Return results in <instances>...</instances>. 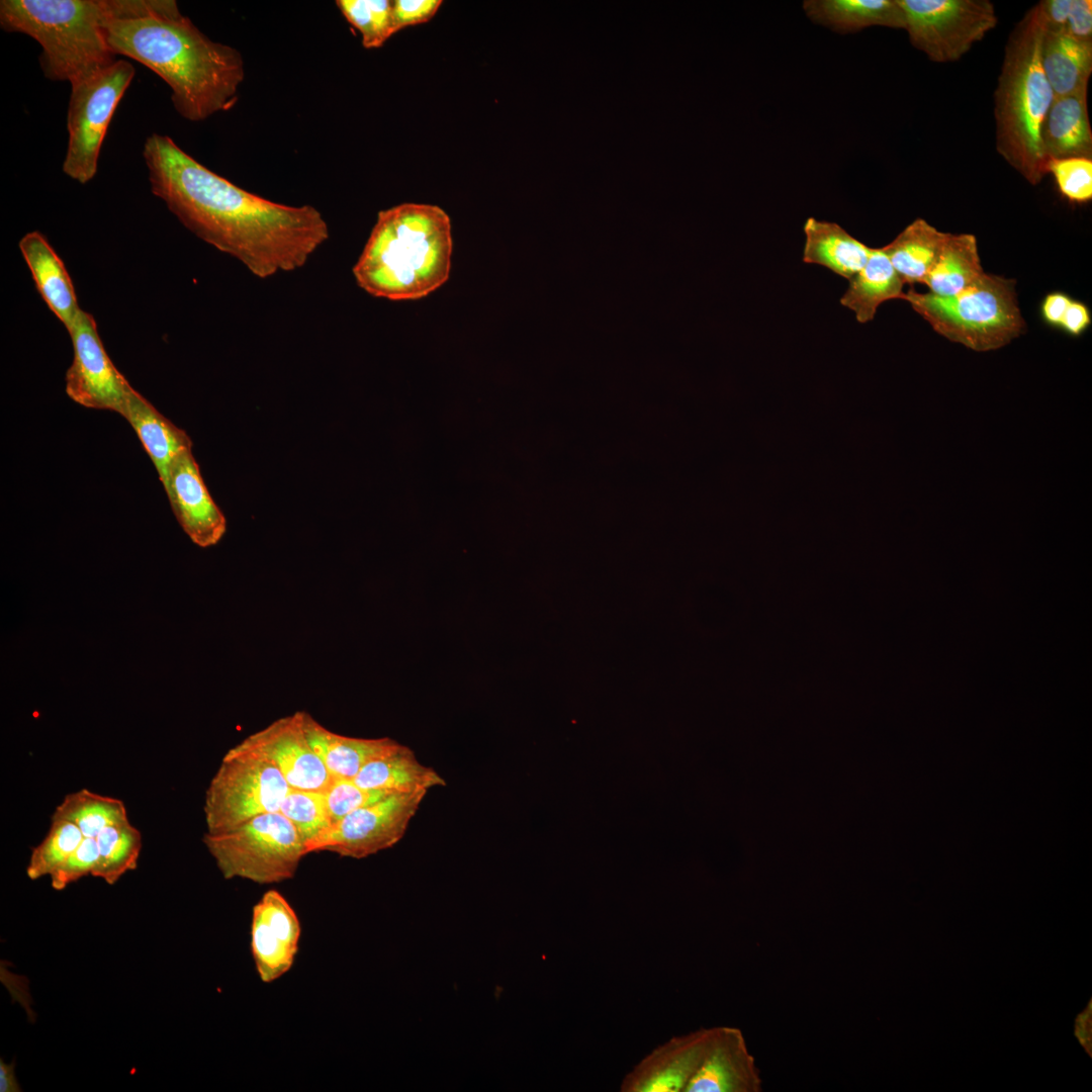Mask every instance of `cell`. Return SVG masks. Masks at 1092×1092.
Masks as SVG:
<instances>
[{"mask_svg":"<svg viewBox=\"0 0 1092 1092\" xmlns=\"http://www.w3.org/2000/svg\"><path fill=\"white\" fill-rule=\"evenodd\" d=\"M143 156L152 193L197 238L260 279L303 267L330 238L328 222L315 207L251 193L200 164L168 135H149Z\"/></svg>","mask_w":1092,"mask_h":1092,"instance_id":"cell-1","label":"cell"},{"mask_svg":"<svg viewBox=\"0 0 1092 1092\" xmlns=\"http://www.w3.org/2000/svg\"><path fill=\"white\" fill-rule=\"evenodd\" d=\"M105 32L116 56L143 64L169 85L181 117L201 121L237 103L245 78L242 54L211 40L179 8L111 20Z\"/></svg>","mask_w":1092,"mask_h":1092,"instance_id":"cell-2","label":"cell"},{"mask_svg":"<svg viewBox=\"0 0 1092 1092\" xmlns=\"http://www.w3.org/2000/svg\"><path fill=\"white\" fill-rule=\"evenodd\" d=\"M177 7L172 0H1L0 25L36 40L44 77L72 85L116 61L106 38L109 21Z\"/></svg>","mask_w":1092,"mask_h":1092,"instance_id":"cell-3","label":"cell"},{"mask_svg":"<svg viewBox=\"0 0 1092 1092\" xmlns=\"http://www.w3.org/2000/svg\"><path fill=\"white\" fill-rule=\"evenodd\" d=\"M452 253L447 212L406 202L378 212L352 272L357 285L373 297L416 300L447 282Z\"/></svg>","mask_w":1092,"mask_h":1092,"instance_id":"cell-4","label":"cell"},{"mask_svg":"<svg viewBox=\"0 0 1092 1092\" xmlns=\"http://www.w3.org/2000/svg\"><path fill=\"white\" fill-rule=\"evenodd\" d=\"M1043 30L1035 4L1008 35L994 92L997 153L1031 185L1046 175L1040 129L1055 98L1040 63Z\"/></svg>","mask_w":1092,"mask_h":1092,"instance_id":"cell-5","label":"cell"},{"mask_svg":"<svg viewBox=\"0 0 1092 1092\" xmlns=\"http://www.w3.org/2000/svg\"><path fill=\"white\" fill-rule=\"evenodd\" d=\"M902 299L908 301L936 333L975 351L1001 348L1025 329L1015 281L986 272L951 297L910 288Z\"/></svg>","mask_w":1092,"mask_h":1092,"instance_id":"cell-6","label":"cell"},{"mask_svg":"<svg viewBox=\"0 0 1092 1092\" xmlns=\"http://www.w3.org/2000/svg\"><path fill=\"white\" fill-rule=\"evenodd\" d=\"M202 841L226 880L241 878L274 884L294 876L306 854L292 823L279 811L261 814Z\"/></svg>","mask_w":1092,"mask_h":1092,"instance_id":"cell-7","label":"cell"},{"mask_svg":"<svg viewBox=\"0 0 1092 1092\" xmlns=\"http://www.w3.org/2000/svg\"><path fill=\"white\" fill-rule=\"evenodd\" d=\"M289 790L275 765L236 744L222 757L206 789V832H225L261 814L279 811Z\"/></svg>","mask_w":1092,"mask_h":1092,"instance_id":"cell-8","label":"cell"},{"mask_svg":"<svg viewBox=\"0 0 1092 1092\" xmlns=\"http://www.w3.org/2000/svg\"><path fill=\"white\" fill-rule=\"evenodd\" d=\"M134 74L130 62L116 60L106 69L71 85L68 146L62 166L71 179L85 184L96 175L107 129Z\"/></svg>","mask_w":1092,"mask_h":1092,"instance_id":"cell-9","label":"cell"},{"mask_svg":"<svg viewBox=\"0 0 1092 1092\" xmlns=\"http://www.w3.org/2000/svg\"><path fill=\"white\" fill-rule=\"evenodd\" d=\"M910 43L931 62L961 60L998 23L989 0H898Z\"/></svg>","mask_w":1092,"mask_h":1092,"instance_id":"cell-10","label":"cell"},{"mask_svg":"<svg viewBox=\"0 0 1092 1092\" xmlns=\"http://www.w3.org/2000/svg\"><path fill=\"white\" fill-rule=\"evenodd\" d=\"M427 791L392 793L359 808L331 828L307 850L364 858L396 844L404 835Z\"/></svg>","mask_w":1092,"mask_h":1092,"instance_id":"cell-11","label":"cell"},{"mask_svg":"<svg viewBox=\"0 0 1092 1092\" xmlns=\"http://www.w3.org/2000/svg\"><path fill=\"white\" fill-rule=\"evenodd\" d=\"M68 333L74 350L66 373L68 396L85 407L122 416L133 388L107 355L94 317L81 309Z\"/></svg>","mask_w":1092,"mask_h":1092,"instance_id":"cell-12","label":"cell"},{"mask_svg":"<svg viewBox=\"0 0 1092 1092\" xmlns=\"http://www.w3.org/2000/svg\"><path fill=\"white\" fill-rule=\"evenodd\" d=\"M237 745L275 765L291 789L325 791L334 780L307 740L303 711L273 721Z\"/></svg>","mask_w":1092,"mask_h":1092,"instance_id":"cell-13","label":"cell"},{"mask_svg":"<svg viewBox=\"0 0 1092 1092\" xmlns=\"http://www.w3.org/2000/svg\"><path fill=\"white\" fill-rule=\"evenodd\" d=\"M716 1026L674 1035L644 1056L622 1079V1092H685L701 1066Z\"/></svg>","mask_w":1092,"mask_h":1092,"instance_id":"cell-14","label":"cell"},{"mask_svg":"<svg viewBox=\"0 0 1092 1092\" xmlns=\"http://www.w3.org/2000/svg\"><path fill=\"white\" fill-rule=\"evenodd\" d=\"M301 933L299 919L285 897L269 890L253 907L251 949L257 973L272 983L287 973L295 960Z\"/></svg>","mask_w":1092,"mask_h":1092,"instance_id":"cell-15","label":"cell"},{"mask_svg":"<svg viewBox=\"0 0 1092 1092\" xmlns=\"http://www.w3.org/2000/svg\"><path fill=\"white\" fill-rule=\"evenodd\" d=\"M173 513L191 541L200 547L215 545L226 521L211 498L191 450L173 462L165 489Z\"/></svg>","mask_w":1092,"mask_h":1092,"instance_id":"cell-16","label":"cell"},{"mask_svg":"<svg viewBox=\"0 0 1092 1092\" xmlns=\"http://www.w3.org/2000/svg\"><path fill=\"white\" fill-rule=\"evenodd\" d=\"M762 1078L738 1027L716 1026L715 1035L685 1092H760Z\"/></svg>","mask_w":1092,"mask_h":1092,"instance_id":"cell-17","label":"cell"},{"mask_svg":"<svg viewBox=\"0 0 1092 1092\" xmlns=\"http://www.w3.org/2000/svg\"><path fill=\"white\" fill-rule=\"evenodd\" d=\"M1043 156L1048 160L1092 159V129L1088 112V88L1056 96L1040 129Z\"/></svg>","mask_w":1092,"mask_h":1092,"instance_id":"cell-18","label":"cell"},{"mask_svg":"<svg viewBox=\"0 0 1092 1092\" xmlns=\"http://www.w3.org/2000/svg\"><path fill=\"white\" fill-rule=\"evenodd\" d=\"M19 249L38 293L69 331L81 308L63 261L47 239L36 231L22 237Z\"/></svg>","mask_w":1092,"mask_h":1092,"instance_id":"cell-19","label":"cell"},{"mask_svg":"<svg viewBox=\"0 0 1092 1092\" xmlns=\"http://www.w3.org/2000/svg\"><path fill=\"white\" fill-rule=\"evenodd\" d=\"M122 417L135 431L166 489L171 466L181 453L191 450V439L134 389L128 395Z\"/></svg>","mask_w":1092,"mask_h":1092,"instance_id":"cell-20","label":"cell"},{"mask_svg":"<svg viewBox=\"0 0 1092 1092\" xmlns=\"http://www.w3.org/2000/svg\"><path fill=\"white\" fill-rule=\"evenodd\" d=\"M303 728L310 746L334 779L353 780L367 762L399 744L389 737L357 738L335 733L304 711Z\"/></svg>","mask_w":1092,"mask_h":1092,"instance_id":"cell-21","label":"cell"},{"mask_svg":"<svg viewBox=\"0 0 1092 1092\" xmlns=\"http://www.w3.org/2000/svg\"><path fill=\"white\" fill-rule=\"evenodd\" d=\"M802 7L812 22L840 34L872 26L905 28L898 0H805Z\"/></svg>","mask_w":1092,"mask_h":1092,"instance_id":"cell-22","label":"cell"},{"mask_svg":"<svg viewBox=\"0 0 1092 1092\" xmlns=\"http://www.w3.org/2000/svg\"><path fill=\"white\" fill-rule=\"evenodd\" d=\"M803 230V262L823 266L847 280L866 265L871 248L838 223L810 216Z\"/></svg>","mask_w":1092,"mask_h":1092,"instance_id":"cell-23","label":"cell"},{"mask_svg":"<svg viewBox=\"0 0 1092 1092\" xmlns=\"http://www.w3.org/2000/svg\"><path fill=\"white\" fill-rule=\"evenodd\" d=\"M1040 63L1055 97L1074 94L1088 88L1092 74V42L1044 28Z\"/></svg>","mask_w":1092,"mask_h":1092,"instance_id":"cell-24","label":"cell"},{"mask_svg":"<svg viewBox=\"0 0 1092 1092\" xmlns=\"http://www.w3.org/2000/svg\"><path fill=\"white\" fill-rule=\"evenodd\" d=\"M353 782L364 789L391 793H415L446 785L434 768L422 764L402 744L367 762Z\"/></svg>","mask_w":1092,"mask_h":1092,"instance_id":"cell-25","label":"cell"},{"mask_svg":"<svg viewBox=\"0 0 1092 1092\" xmlns=\"http://www.w3.org/2000/svg\"><path fill=\"white\" fill-rule=\"evenodd\" d=\"M904 282L881 248H871L863 268L848 280L840 298L841 305L854 312L860 324L874 320L885 301L904 295Z\"/></svg>","mask_w":1092,"mask_h":1092,"instance_id":"cell-26","label":"cell"},{"mask_svg":"<svg viewBox=\"0 0 1092 1092\" xmlns=\"http://www.w3.org/2000/svg\"><path fill=\"white\" fill-rule=\"evenodd\" d=\"M947 235L948 233L938 231L925 219L916 218L881 249L904 284H924Z\"/></svg>","mask_w":1092,"mask_h":1092,"instance_id":"cell-27","label":"cell"},{"mask_svg":"<svg viewBox=\"0 0 1092 1092\" xmlns=\"http://www.w3.org/2000/svg\"><path fill=\"white\" fill-rule=\"evenodd\" d=\"M976 237L972 234H950L927 275L924 285L928 292L939 297H951L962 292L984 274Z\"/></svg>","mask_w":1092,"mask_h":1092,"instance_id":"cell-28","label":"cell"},{"mask_svg":"<svg viewBox=\"0 0 1092 1092\" xmlns=\"http://www.w3.org/2000/svg\"><path fill=\"white\" fill-rule=\"evenodd\" d=\"M52 817L74 823L84 837L95 838L106 827L128 820L124 803L88 789L67 794Z\"/></svg>","mask_w":1092,"mask_h":1092,"instance_id":"cell-29","label":"cell"},{"mask_svg":"<svg viewBox=\"0 0 1092 1092\" xmlns=\"http://www.w3.org/2000/svg\"><path fill=\"white\" fill-rule=\"evenodd\" d=\"M99 857L91 876L114 885L125 873L138 866L142 850V833L129 820L104 828L95 837Z\"/></svg>","mask_w":1092,"mask_h":1092,"instance_id":"cell-30","label":"cell"},{"mask_svg":"<svg viewBox=\"0 0 1092 1092\" xmlns=\"http://www.w3.org/2000/svg\"><path fill=\"white\" fill-rule=\"evenodd\" d=\"M279 812L295 827L306 854L308 848L332 826L324 791L290 788Z\"/></svg>","mask_w":1092,"mask_h":1092,"instance_id":"cell-31","label":"cell"},{"mask_svg":"<svg viewBox=\"0 0 1092 1092\" xmlns=\"http://www.w3.org/2000/svg\"><path fill=\"white\" fill-rule=\"evenodd\" d=\"M84 838L72 822L52 817L49 832L30 854L26 875L30 880L51 876L80 845Z\"/></svg>","mask_w":1092,"mask_h":1092,"instance_id":"cell-32","label":"cell"},{"mask_svg":"<svg viewBox=\"0 0 1092 1092\" xmlns=\"http://www.w3.org/2000/svg\"><path fill=\"white\" fill-rule=\"evenodd\" d=\"M336 4L347 21L360 31L364 48H379L394 34L392 1L338 0Z\"/></svg>","mask_w":1092,"mask_h":1092,"instance_id":"cell-33","label":"cell"},{"mask_svg":"<svg viewBox=\"0 0 1092 1092\" xmlns=\"http://www.w3.org/2000/svg\"><path fill=\"white\" fill-rule=\"evenodd\" d=\"M1060 193L1070 202L1086 203L1092 199V159L1065 158L1046 162Z\"/></svg>","mask_w":1092,"mask_h":1092,"instance_id":"cell-34","label":"cell"},{"mask_svg":"<svg viewBox=\"0 0 1092 1092\" xmlns=\"http://www.w3.org/2000/svg\"><path fill=\"white\" fill-rule=\"evenodd\" d=\"M324 793L332 825L351 812L392 794L388 791L361 788L349 779H334Z\"/></svg>","mask_w":1092,"mask_h":1092,"instance_id":"cell-35","label":"cell"},{"mask_svg":"<svg viewBox=\"0 0 1092 1092\" xmlns=\"http://www.w3.org/2000/svg\"><path fill=\"white\" fill-rule=\"evenodd\" d=\"M98 857L96 839L84 837L77 849L50 876L51 886L61 891L81 878L92 875Z\"/></svg>","mask_w":1092,"mask_h":1092,"instance_id":"cell-36","label":"cell"},{"mask_svg":"<svg viewBox=\"0 0 1092 1092\" xmlns=\"http://www.w3.org/2000/svg\"><path fill=\"white\" fill-rule=\"evenodd\" d=\"M441 0H394L392 23L394 33L410 26L428 22L438 11Z\"/></svg>","mask_w":1092,"mask_h":1092,"instance_id":"cell-37","label":"cell"},{"mask_svg":"<svg viewBox=\"0 0 1092 1092\" xmlns=\"http://www.w3.org/2000/svg\"><path fill=\"white\" fill-rule=\"evenodd\" d=\"M1063 32L1071 37L1092 42V1L1071 0Z\"/></svg>","mask_w":1092,"mask_h":1092,"instance_id":"cell-38","label":"cell"},{"mask_svg":"<svg viewBox=\"0 0 1092 1092\" xmlns=\"http://www.w3.org/2000/svg\"><path fill=\"white\" fill-rule=\"evenodd\" d=\"M1091 316L1089 308L1083 302L1072 300L1069 304L1060 328L1071 336H1081L1090 326Z\"/></svg>","mask_w":1092,"mask_h":1092,"instance_id":"cell-39","label":"cell"},{"mask_svg":"<svg viewBox=\"0 0 1092 1092\" xmlns=\"http://www.w3.org/2000/svg\"><path fill=\"white\" fill-rule=\"evenodd\" d=\"M1072 300L1069 295L1063 292H1052L1045 295L1040 306L1043 321L1052 327L1060 328L1063 316Z\"/></svg>","mask_w":1092,"mask_h":1092,"instance_id":"cell-40","label":"cell"},{"mask_svg":"<svg viewBox=\"0 0 1092 1092\" xmlns=\"http://www.w3.org/2000/svg\"><path fill=\"white\" fill-rule=\"evenodd\" d=\"M21 1087L15 1076V1064L0 1060V1092H20Z\"/></svg>","mask_w":1092,"mask_h":1092,"instance_id":"cell-41","label":"cell"}]
</instances>
